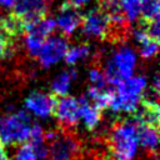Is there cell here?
<instances>
[{
    "mask_svg": "<svg viewBox=\"0 0 160 160\" xmlns=\"http://www.w3.org/2000/svg\"><path fill=\"white\" fill-rule=\"evenodd\" d=\"M80 100V119L82 120L88 130H94L101 121V110L92 105L85 96L79 98Z\"/></svg>",
    "mask_w": 160,
    "mask_h": 160,
    "instance_id": "14",
    "label": "cell"
},
{
    "mask_svg": "<svg viewBox=\"0 0 160 160\" xmlns=\"http://www.w3.org/2000/svg\"><path fill=\"white\" fill-rule=\"evenodd\" d=\"M30 128L31 119L25 110L6 114L0 119V144L15 146L29 141Z\"/></svg>",
    "mask_w": 160,
    "mask_h": 160,
    "instance_id": "3",
    "label": "cell"
},
{
    "mask_svg": "<svg viewBox=\"0 0 160 160\" xmlns=\"http://www.w3.org/2000/svg\"><path fill=\"white\" fill-rule=\"evenodd\" d=\"M11 38H9L1 29H0V60L6 58L10 54V46H11Z\"/></svg>",
    "mask_w": 160,
    "mask_h": 160,
    "instance_id": "24",
    "label": "cell"
},
{
    "mask_svg": "<svg viewBox=\"0 0 160 160\" xmlns=\"http://www.w3.org/2000/svg\"><path fill=\"white\" fill-rule=\"evenodd\" d=\"M148 80L142 75H132L121 80L114 88V96L110 104V109L115 112L132 114L140 104Z\"/></svg>",
    "mask_w": 160,
    "mask_h": 160,
    "instance_id": "2",
    "label": "cell"
},
{
    "mask_svg": "<svg viewBox=\"0 0 160 160\" xmlns=\"http://www.w3.org/2000/svg\"><path fill=\"white\" fill-rule=\"evenodd\" d=\"M12 9V14L22 20L26 28L29 24L46 15L48 0H15Z\"/></svg>",
    "mask_w": 160,
    "mask_h": 160,
    "instance_id": "9",
    "label": "cell"
},
{
    "mask_svg": "<svg viewBox=\"0 0 160 160\" xmlns=\"http://www.w3.org/2000/svg\"><path fill=\"white\" fill-rule=\"evenodd\" d=\"M69 48V41L64 35H54L49 36L38 55L39 62L42 68H50L59 61H61L65 56V52Z\"/></svg>",
    "mask_w": 160,
    "mask_h": 160,
    "instance_id": "8",
    "label": "cell"
},
{
    "mask_svg": "<svg viewBox=\"0 0 160 160\" xmlns=\"http://www.w3.org/2000/svg\"><path fill=\"white\" fill-rule=\"evenodd\" d=\"M69 4H71L72 6H75L76 9H80L81 6H85L90 2V0H66Z\"/></svg>",
    "mask_w": 160,
    "mask_h": 160,
    "instance_id": "25",
    "label": "cell"
},
{
    "mask_svg": "<svg viewBox=\"0 0 160 160\" xmlns=\"http://www.w3.org/2000/svg\"><path fill=\"white\" fill-rule=\"evenodd\" d=\"M159 86H160L159 76H155V78H154V81H152V90H154L155 95H158V94H159Z\"/></svg>",
    "mask_w": 160,
    "mask_h": 160,
    "instance_id": "27",
    "label": "cell"
},
{
    "mask_svg": "<svg viewBox=\"0 0 160 160\" xmlns=\"http://www.w3.org/2000/svg\"><path fill=\"white\" fill-rule=\"evenodd\" d=\"M139 122L132 118L118 121L110 129L108 150L111 160H134L138 152Z\"/></svg>",
    "mask_w": 160,
    "mask_h": 160,
    "instance_id": "1",
    "label": "cell"
},
{
    "mask_svg": "<svg viewBox=\"0 0 160 160\" xmlns=\"http://www.w3.org/2000/svg\"><path fill=\"white\" fill-rule=\"evenodd\" d=\"M82 34L91 39L104 40L112 34L109 15L102 8L90 10L81 20Z\"/></svg>",
    "mask_w": 160,
    "mask_h": 160,
    "instance_id": "5",
    "label": "cell"
},
{
    "mask_svg": "<svg viewBox=\"0 0 160 160\" xmlns=\"http://www.w3.org/2000/svg\"><path fill=\"white\" fill-rule=\"evenodd\" d=\"M81 20H82V16L79 9H76L75 6L65 1L58 11L55 24H56V28L60 29L64 36H69V35H72L76 31V29L81 25Z\"/></svg>",
    "mask_w": 160,
    "mask_h": 160,
    "instance_id": "11",
    "label": "cell"
},
{
    "mask_svg": "<svg viewBox=\"0 0 160 160\" xmlns=\"http://www.w3.org/2000/svg\"><path fill=\"white\" fill-rule=\"evenodd\" d=\"M90 51H91V48L89 46V44H78L71 48H68L64 60L66 61L68 65L74 66L79 61L86 59L90 55Z\"/></svg>",
    "mask_w": 160,
    "mask_h": 160,
    "instance_id": "17",
    "label": "cell"
},
{
    "mask_svg": "<svg viewBox=\"0 0 160 160\" xmlns=\"http://www.w3.org/2000/svg\"><path fill=\"white\" fill-rule=\"evenodd\" d=\"M54 114L64 131H70L80 120V100L74 96H61L58 99Z\"/></svg>",
    "mask_w": 160,
    "mask_h": 160,
    "instance_id": "7",
    "label": "cell"
},
{
    "mask_svg": "<svg viewBox=\"0 0 160 160\" xmlns=\"http://www.w3.org/2000/svg\"><path fill=\"white\" fill-rule=\"evenodd\" d=\"M136 52L132 48L121 45L111 55L105 68V79L108 85L115 88L121 80L132 76L136 68Z\"/></svg>",
    "mask_w": 160,
    "mask_h": 160,
    "instance_id": "4",
    "label": "cell"
},
{
    "mask_svg": "<svg viewBox=\"0 0 160 160\" xmlns=\"http://www.w3.org/2000/svg\"><path fill=\"white\" fill-rule=\"evenodd\" d=\"M56 29V24L55 20L48 16H44L31 24H29L25 28V32H31L44 40H46L49 36H51V34L55 31Z\"/></svg>",
    "mask_w": 160,
    "mask_h": 160,
    "instance_id": "15",
    "label": "cell"
},
{
    "mask_svg": "<svg viewBox=\"0 0 160 160\" xmlns=\"http://www.w3.org/2000/svg\"><path fill=\"white\" fill-rule=\"evenodd\" d=\"M75 78H76V70L75 69H69V70H65V71H61L60 74H58V76L51 82L52 94L55 96H59V98L68 95L69 89H70V84Z\"/></svg>",
    "mask_w": 160,
    "mask_h": 160,
    "instance_id": "16",
    "label": "cell"
},
{
    "mask_svg": "<svg viewBox=\"0 0 160 160\" xmlns=\"http://www.w3.org/2000/svg\"><path fill=\"white\" fill-rule=\"evenodd\" d=\"M100 1H101V2H104V1H106V0H100Z\"/></svg>",
    "mask_w": 160,
    "mask_h": 160,
    "instance_id": "29",
    "label": "cell"
},
{
    "mask_svg": "<svg viewBox=\"0 0 160 160\" xmlns=\"http://www.w3.org/2000/svg\"><path fill=\"white\" fill-rule=\"evenodd\" d=\"M15 0H0V6L4 9H11Z\"/></svg>",
    "mask_w": 160,
    "mask_h": 160,
    "instance_id": "26",
    "label": "cell"
},
{
    "mask_svg": "<svg viewBox=\"0 0 160 160\" xmlns=\"http://www.w3.org/2000/svg\"><path fill=\"white\" fill-rule=\"evenodd\" d=\"M132 118L142 125H151L159 128V119H160V110L159 105L155 100L146 99L141 100L138 105L136 110L132 112Z\"/></svg>",
    "mask_w": 160,
    "mask_h": 160,
    "instance_id": "12",
    "label": "cell"
},
{
    "mask_svg": "<svg viewBox=\"0 0 160 160\" xmlns=\"http://www.w3.org/2000/svg\"><path fill=\"white\" fill-rule=\"evenodd\" d=\"M119 5L126 21H135L140 18V0H119Z\"/></svg>",
    "mask_w": 160,
    "mask_h": 160,
    "instance_id": "19",
    "label": "cell"
},
{
    "mask_svg": "<svg viewBox=\"0 0 160 160\" xmlns=\"http://www.w3.org/2000/svg\"><path fill=\"white\" fill-rule=\"evenodd\" d=\"M138 136H139V144L141 145V148L149 155L156 156L158 148H159V128L139 124Z\"/></svg>",
    "mask_w": 160,
    "mask_h": 160,
    "instance_id": "13",
    "label": "cell"
},
{
    "mask_svg": "<svg viewBox=\"0 0 160 160\" xmlns=\"http://www.w3.org/2000/svg\"><path fill=\"white\" fill-rule=\"evenodd\" d=\"M89 81L91 82L92 86H96L99 89H105L108 82L104 75V71H101L99 68H92L89 70Z\"/></svg>",
    "mask_w": 160,
    "mask_h": 160,
    "instance_id": "23",
    "label": "cell"
},
{
    "mask_svg": "<svg viewBox=\"0 0 160 160\" xmlns=\"http://www.w3.org/2000/svg\"><path fill=\"white\" fill-rule=\"evenodd\" d=\"M9 160H38L35 151L31 146V144H19L15 145L14 152L11 156H9Z\"/></svg>",
    "mask_w": 160,
    "mask_h": 160,
    "instance_id": "20",
    "label": "cell"
},
{
    "mask_svg": "<svg viewBox=\"0 0 160 160\" xmlns=\"http://www.w3.org/2000/svg\"><path fill=\"white\" fill-rule=\"evenodd\" d=\"M58 96L42 91H32L25 99V108L38 118H49L54 114Z\"/></svg>",
    "mask_w": 160,
    "mask_h": 160,
    "instance_id": "10",
    "label": "cell"
},
{
    "mask_svg": "<svg viewBox=\"0 0 160 160\" xmlns=\"http://www.w3.org/2000/svg\"><path fill=\"white\" fill-rule=\"evenodd\" d=\"M0 160H9V155L5 150V146L0 144Z\"/></svg>",
    "mask_w": 160,
    "mask_h": 160,
    "instance_id": "28",
    "label": "cell"
},
{
    "mask_svg": "<svg viewBox=\"0 0 160 160\" xmlns=\"http://www.w3.org/2000/svg\"><path fill=\"white\" fill-rule=\"evenodd\" d=\"M49 145L50 160H78L80 155V141L70 131L58 132Z\"/></svg>",
    "mask_w": 160,
    "mask_h": 160,
    "instance_id": "6",
    "label": "cell"
},
{
    "mask_svg": "<svg viewBox=\"0 0 160 160\" xmlns=\"http://www.w3.org/2000/svg\"><path fill=\"white\" fill-rule=\"evenodd\" d=\"M140 10L142 22L156 20L160 12V0H140Z\"/></svg>",
    "mask_w": 160,
    "mask_h": 160,
    "instance_id": "18",
    "label": "cell"
},
{
    "mask_svg": "<svg viewBox=\"0 0 160 160\" xmlns=\"http://www.w3.org/2000/svg\"><path fill=\"white\" fill-rule=\"evenodd\" d=\"M44 39L31 34V32H26L25 35V39H24V42H25V48H26V51L30 56L32 58H36L41 50V46L44 44Z\"/></svg>",
    "mask_w": 160,
    "mask_h": 160,
    "instance_id": "21",
    "label": "cell"
},
{
    "mask_svg": "<svg viewBox=\"0 0 160 160\" xmlns=\"http://www.w3.org/2000/svg\"><path fill=\"white\" fill-rule=\"evenodd\" d=\"M159 51V40L150 38L141 45H139V54L144 59L154 58Z\"/></svg>",
    "mask_w": 160,
    "mask_h": 160,
    "instance_id": "22",
    "label": "cell"
}]
</instances>
